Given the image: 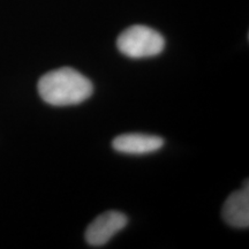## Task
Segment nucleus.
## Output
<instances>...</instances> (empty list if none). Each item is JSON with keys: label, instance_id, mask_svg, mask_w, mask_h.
<instances>
[{"label": "nucleus", "instance_id": "f257e3e1", "mask_svg": "<svg viewBox=\"0 0 249 249\" xmlns=\"http://www.w3.org/2000/svg\"><path fill=\"white\" fill-rule=\"evenodd\" d=\"M40 98L52 107H71L91 97L93 85L71 67H61L43 75L37 85Z\"/></svg>", "mask_w": 249, "mask_h": 249}, {"label": "nucleus", "instance_id": "f03ea898", "mask_svg": "<svg viewBox=\"0 0 249 249\" xmlns=\"http://www.w3.org/2000/svg\"><path fill=\"white\" fill-rule=\"evenodd\" d=\"M165 39L150 27L136 24L127 28L117 39V48L124 55L133 59L150 58L160 54Z\"/></svg>", "mask_w": 249, "mask_h": 249}, {"label": "nucleus", "instance_id": "7ed1b4c3", "mask_svg": "<svg viewBox=\"0 0 249 249\" xmlns=\"http://www.w3.org/2000/svg\"><path fill=\"white\" fill-rule=\"evenodd\" d=\"M128 218L123 213L110 210L96 217L86 230V241L92 247L107 245L117 233L126 227Z\"/></svg>", "mask_w": 249, "mask_h": 249}, {"label": "nucleus", "instance_id": "20e7f679", "mask_svg": "<svg viewBox=\"0 0 249 249\" xmlns=\"http://www.w3.org/2000/svg\"><path fill=\"white\" fill-rule=\"evenodd\" d=\"M164 145L160 136L149 134L128 133L117 136L112 142L114 150L126 155H147L155 152Z\"/></svg>", "mask_w": 249, "mask_h": 249}, {"label": "nucleus", "instance_id": "39448f33", "mask_svg": "<svg viewBox=\"0 0 249 249\" xmlns=\"http://www.w3.org/2000/svg\"><path fill=\"white\" fill-rule=\"evenodd\" d=\"M223 219L235 229L249 226V187L248 181L240 191L232 193L225 201L222 210Z\"/></svg>", "mask_w": 249, "mask_h": 249}]
</instances>
